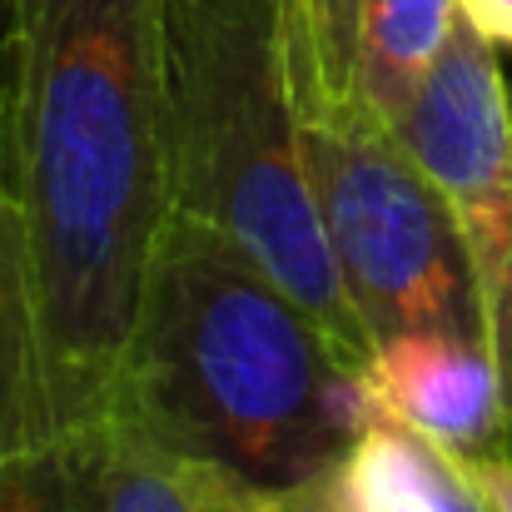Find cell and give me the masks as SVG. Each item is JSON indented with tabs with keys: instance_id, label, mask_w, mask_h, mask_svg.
Returning a JSON list of instances; mask_svg holds the SVG:
<instances>
[{
	"instance_id": "6da1fadb",
	"label": "cell",
	"mask_w": 512,
	"mask_h": 512,
	"mask_svg": "<svg viewBox=\"0 0 512 512\" xmlns=\"http://www.w3.org/2000/svg\"><path fill=\"white\" fill-rule=\"evenodd\" d=\"M0 165L30 244L55 423L110 413L174 214L160 0H10Z\"/></svg>"
},
{
	"instance_id": "7a4b0ae2",
	"label": "cell",
	"mask_w": 512,
	"mask_h": 512,
	"mask_svg": "<svg viewBox=\"0 0 512 512\" xmlns=\"http://www.w3.org/2000/svg\"><path fill=\"white\" fill-rule=\"evenodd\" d=\"M189 463L309 483L378 418L319 319L209 224L170 214L115 378V403Z\"/></svg>"
},
{
	"instance_id": "3957f363",
	"label": "cell",
	"mask_w": 512,
	"mask_h": 512,
	"mask_svg": "<svg viewBox=\"0 0 512 512\" xmlns=\"http://www.w3.org/2000/svg\"><path fill=\"white\" fill-rule=\"evenodd\" d=\"M160 70L174 214L244 249L363 373L373 339L309 189L279 0H160Z\"/></svg>"
},
{
	"instance_id": "277c9868",
	"label": "cell",
	"mask_w": 512,
	"mask_h": 512,
	"mask_svg": "<svg viewBox=\"0 0 512 512\" xmlns=\"http://www.w3.org/2000/svg\"><path fill=\"white\" fill-rule=\"evenodd\" d=\"M304 165L329 254L373 348L393 334L483 339L473 269L428 170L368 105L304 120Z\"/></svg>"
},
{
	"instance_id": "5b68a950",
	"label": "cell",
	"mask_w": 512,
	"mask_h": 512,
	"mask_svg": "<svg viewBox=\"0 0 512 512\" xmlns=\"http://www.w3.org/2000/svg\"><path fill=\"white\" fill-rule=\"evenodd\" d=\"M398 140L458 224L512 428V95L498 45L463 10L413 110L398 120Z\"/></svg>"
},
{
	"instance_id": "8992f818",
	"label": "cell",
	"mask_w": 512,
	"mask_h": 512,
	"mask_svg": "<svg viewBox=\"0 0 512 512\" xmlns=\"http://www.w3.org/2000/svg\"><path fill=\"white\" fill-rule=\"evenodd\" d=\"M0 512H199L194 463L110 408L5 458Z\"/></svg>"
},
{
	"instance_id": "52a82bcc",
	"label": "cell",
	"mask_w": 512,
	"mask_h": 512,
	"mask_svg": "<svg viewBox=\"0 0 512 512\" xmlns=\"http://www.w3.org/2000/svg\"><path fill=\"white\" fill-rule=\"evenodd\" d=\"M378 413L423 433L458 463L512 458L503 383L483 339L463 334H393L363 368Z\"/></svg>"
},
{
	"instance_id": "ba28073f",
	"label": "cell",
	"mask_w": 512,
	"mask_h": 512,
	"mask_svg": "<svg viewBox=\"0 0 512 512\" xmlns=\"http://www.w3.org/2000/svg\"><path fill=\"white\" fill-rule=\"evenodd\" d=\"M55 433L60 423H55L30 244H25L20 209L0 165V463Z\"/></svg>"
},
{
	"instance_id": "9c48e42d",
	"label": "cell",
	"mask_w": 512,
	"mask_h": 512,
	"mask_svg": "<svg viewBox=\"0 0 512 512\" xmlns=\"http://www.w3.org/2000/svg\"><path fill=\"white\" fill-rule=\"evenodd\" d=\"M329 483L339 512H488L458 458L388 413L358 428Z\"/></svg>"
},
{
	"instance_id": "30bf717a",
	"label": "cell",
	"mask_w": 512,
	"mask_h": 512,
	"mask_svg": "<svg viewBox=\"0 0 512 512\" xmlns=\"http://www.w3.org/2000/svg\"><path fill=\"white\" fill-rule=\"evenodd\" d=\"M453 25H458V0H373L358 40L353 100L398 130L423 80L433 75Z\"/></svg>"
},
{
	"instance_id": "8fae6325",
	"label": "cell",
	"mask_w": 512,
	"mask_h": 512,
	"mask_svg": "<svg viewBox=\"0 0 512 512\" xmlns=\"http://www.w3.org/2000/svg\"><path fill=\"white\" fill-rule=\"evenodd\" d=\"M368 5L373 0H279L299 120H324L353 100V65Z\"/></svg>"
},
{
	"instance_id": "7c38bea8",
	"label": "cell",
	"mask_w": 512,
	"mask_h": 512,
	"mask_svg": "<svg viewBox=\"0 0 512 512\" xmlns=\"http://www.w3.org/2000/svg\"><path fill=\"white\" fill-rule=\"evenodd\" d=\"M194 498H199V512H339L329 473L309 483L269 488V483H244L209 463H194Z\"/></svg>"
},
{
	"instance_id": "4fadbf2b",
	"label": "cell",
	"mask_w": 512,
	"mask_h": 512,
	"mask_svg": "<svg viewBox=\"0 0 512 512\" xmlns=\"http://www.w3.org/2000/svg\"><path fill=\"white\" fill-rule=\"evenodd\" d=\"M463 473L473 478L478 498L488 512H512V458H483V463H463Z\"/></svg>"
},
{
	"instance_id": "5bb4252c",
	"label": "cell",
	"mask_w": 512,
	"mask_h": 512,
	"mask_svg": "<svg viewBox=\"0 0 512 512\" xmlns=\"http://www.w3.org/2000/svg\"><path fill=\"white\" fill-rule=\"evenodd\" d=\"M463 20L473 30H483L493 45H508L512 50V0H458Z\"/></svg>"
},
{
	"instance_id": "9a60e30c",
	"label": "cell",
	"mask_w": 512,
	"mask_h": 512,
	"mask_svg": "<svg viewBox=\"0 0 512 512\" xmlns=\"http://www.w3.org/2000/svg\"><path fill=\"white\" fill-rule=\"evenodd\" d=\"M5 10H10V0H0V35H5Z\"/></svg>"
},
{
	"instance_id": "2e32d148",
	"label": "cell",
	"mask_w": 512,
	"mask_h": 512,
	"mask_svg": "<svg viewBox=\"0 0 512 512\" xmlns=\"http://www.w3.org/2000/svg\"><path fill=\"white\" fill-rule=\"evenodd\" d=\"M508 95H512V80H508Z\"/></svg>"
}]
</instances>
